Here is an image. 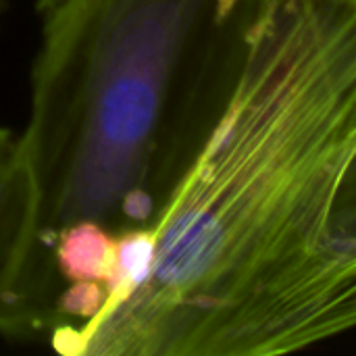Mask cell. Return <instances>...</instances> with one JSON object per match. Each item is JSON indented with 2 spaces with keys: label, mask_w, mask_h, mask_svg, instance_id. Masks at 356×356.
Instances as JSON below:
<instances>
[{
  "label": "cell",
  "mask_w": 356,
  "mask_h": 356,
  "mask_svg": "<svg viewBox=\"0 0 356 356\" xmlns=\"http://www.w3.org/2000/svg\"><path fill=\"white\" fill-rule=\"evenodd\" d=\"M259 0H38L40 44L19 138L35 188L27 259L0 336L56 325L50 246L94 221L152 227L240 79Z\"/></svg>",
  "instance_id": "cell-2"
},
{
  "label": "cell",
  "mask_w": 356,
  "mask_h": 356,
  "mask_svg": "<svg viewBox=\"0 0 356 356\" xmlns=\"http://www.w3.org/2000/svg\"><path fill=\"white\" fill-rule=\"evenodd\" d=\"M35 188L19 138L0 127V302L31 246Z\"/></svg>",
  "instance_id": "cell-3"
},
{
  "label": "cell",
  "mask_w": 356,
  "mask_h": 356,
  "mask_svg": "<svg viewBox=\"0 0 356 356\" xmlns=\"http://www.w3.org/2000/svg\"><path fill=\"white\" fill-rule=\"evenodd\" d=\"M148 273L48 336L71 356H273L356 323V0H259L234 94Z\"/></svg>",
  "instance_id": "cell-1"
}]
</instances>
